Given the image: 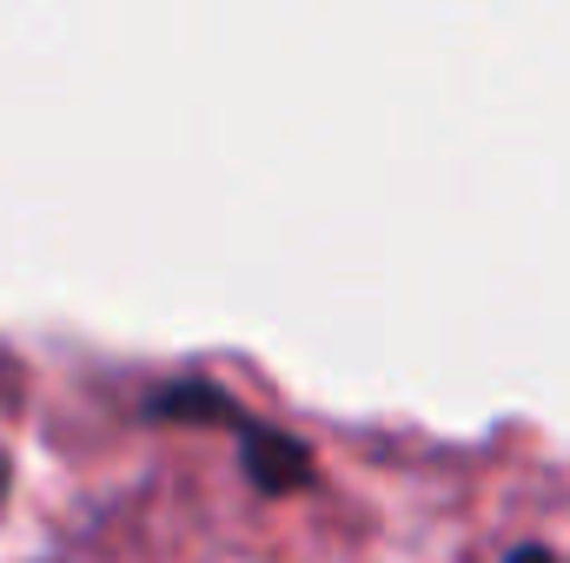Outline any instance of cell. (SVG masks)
<instances>
[{
  "label": "cell",
  "mask_w": 570,
  "mask_h": 563,
  "mask_svg": "<svg viewBox=\"0 0 570 563\" xmlns=\"http://www.w3.org/2000/svg\"><path fill=\"white\" fill-rule=\"evenodd\" d=\"M239 451H246V477L259 491H298V484H312V451L298 437L273 431V424H246Z\"/></svg>",
  "instance_id": "cell-1"
},
{
  "label": "cell",
  "mask_w": 570,
  "mask_h": 563,
  "mask_svg": "<svg viewBox=\"0 0 570 563\" xmlns=\"http://www.w3.org/2000/svg\"><path fill=\"white\" fill-rule=\"evenodd\" d=\"M511 563H558L551 551H511Z\"/></svg>",
  "instance_id": "cell-3"
},
{
  "label": "cell",
  "mask_w": 570,
  "mask_h": 563,
  "mask_svg": "<svg viewBox=\"0 0 570 563\" xmlns=\"http://www.w3.org/2000/svg\"><path fill=\"white\" fill-rule=\"evenodd\" d=\"M0 491H7V457H0Z\"/></svg>",
  "instance_id": "cell-4"
},
{
  "label": "cell",
  "mask_w": 570,
  "mask_h": 563,
  "mask_svg": "<svg viewBox=\"0 0 570 563\" xmlns=\"http://www.w3.org/2000/svg\"><path fill=\"white\" fill-rule=\"evenodd\" d=\"M146 412H153V418H179V424L206 418V424H239V431L253 424L233 398H226V392H213V385H166V392H153V398H146Z\"/></svg>",
  "instance_id": "cell-2"
}]
</instances>
